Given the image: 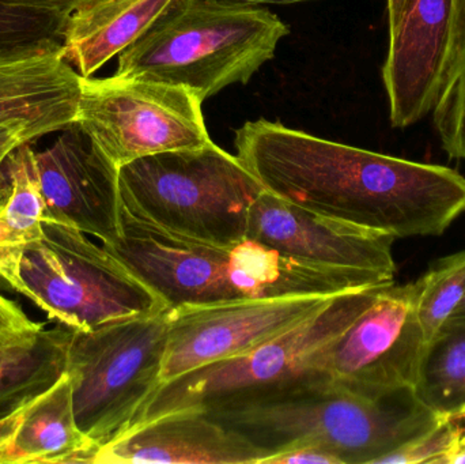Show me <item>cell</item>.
<instances>
[{
  "label": "cell",
  "instance_id": "obj_35",
  "mask_svg": "<svg viewBox=\"0 0 465 464\" xmlns=\"http://www.w3.org/2000/svg\"><path fill=\"white\" fill-rule=\"evenodd\" d=\"M459 420H460L461 425H463V429H464L463 439H461V446H460V449H461V447L465 446V410H464V413L461 414L460 419H459Z\"/></svg>",
  "mask_w": 465,
  "mask_h": 464
},
{
  "label": "cell",
  "instance_id": "obj_13",
  "mask_svg": "<svg viewBox=\"0 0 465 464\" xmlns=\"http://www.w3.org/2000/svg\"><path fill=\"white\" fill-rule=\"evenodd\" d=\"M246 237L295 261L365 272L395 283L392 236L320 217L265 190L252 204Z\"/></svg>",
  "mask_w": 465,
  "mask_h": 464
},
{
  "label": "cell",
  "instance_id": "obj_29",
  "mask_svg": "<svg viewBox=\"0 0 465 464\" xmlns=\"http://www.w3.org/2000/svg\"><path fill=\"white\" fill-rule=\"evenodd\" d=\"M24 143L26 142L18 128L0 125V168L5 165L10 153Z\"/></svg>",
  "mask_w": 465,
  "mask_h": 464
},
{
  "label": "cell",
  "instance_id": "obj_20",
  "mask_svg": "<svg viewBox=\"0 0 465 464\" xmlns=\"http://www.w3.org/2000/svg\"><path fill=\"white\" fill-rule=\"evenodd\" d=\"M35 152L24 143L5 163L8 193L0 210V281L11 286L25 248L44 234L45 202L35 169Z\"/></svg>",
  "mask_w": 465,
  "mask_h": 464
},
{
  "label": "cell",
  "instance_id": "obj_12",
  "mask_svg": "<svg viewBox=\"0 0 465 464\" xmlns=\"http://www.w3.org/2000/svg\"><path fill=\"white\" fill-rule=\"evenodd\" d=\"M331 297L235 300L171 310L161 384L262 345L316 312Z\"/></svg>",
  "mask_w": 465,
  "mask_h": 464
},
{
  "label": "cell",
  "instance_id": "obj_5",
  "mask_svg": "<svg viewBox=\"0 0 465 464\" xmlns=\"http://www.w3.org/2000/svg\"><path fill=\"white\" fill-rule=\"evenodd\" d=\"M171 310L74 330L67 354L76 424L97 447L127 432L161 386Z\"/></svg>",
  "mask_w": 465,
  "mask_h": 464
},
{
  "label": "cell",
  "instance_id": "obj_17",
  "mask_svg": "<svg viewBox=\"0 0 465 464\" xmlns=\"http://www.w3.org/2000/svg\"><path fill=\"white\" fill-rule=\"evenodd\" d=\"M172 0H86L60 26L65 60L90 78L135 43Z\"/></svg>",
  "mask_w": 465,
  "mask_h": 464
},
{
  "label": "cell",
  "instance_id": "obj_8",
  "mask_svg": "<svg viewBox=\"0 0 465 464\" xmlns=\"http://www.w3.org/2000/svg\"><path fill=\"white\" fill-rule=\"evenodd\" d=\"M203 100L188 87L143 79L82 78L76 125L117 169L212 142Z\"/></svg>",
  "mask_w": 465,
  "mask_h": 464
},
{
  "label": "cell",
  "instance_id": "obj_14",
  "mask_svg": "<svg viewBox=\"0 0 465 464\" xmlns=\"http://www.w3.org/2000/svg\"><path fill=\"white\" fill-rule=\"evenodd\" d=\"M45 202L44 221L71 226L112 244L122 233L119 169L74 124L54 144L35 153Z\"/></svg>",
  "mask_w": 465,
  "mask_h": 464
},
{
  "label": "cell",
  "instance_id": "obj_10",
  "mask_svg": "<svg viewBox=\"0 0 465 464\" xmlns=\"http://www.w3.org/2000/svg\"><path fill=\"white\" fill-rule=\"evenodd\" d=\"M426 345L415 282L392 283L325 349L316 372L371 397L414 390Z\"/></svg>",
  "mask_w": 465,
  "mask_h": 464
},
{
  "label": "cell",
  "instance_id": "obj_24",
  "mask_svg": "<svg viewBox=\"0 0 465 464\" xmlns=\"http://www.w3.org/2000/svg\"><path fill=\"white\" fill-rule=\"evenodd\" d=\"M464 429L460 420H444L430 432L381 458L377 464H448L460 449Z\"/></svg>",
  "mask_w": 465,
  "mask_h": 464
},
{
  "label": "cell",
  "instance_id": "obj_32",
  "mask_svg": "<svg viewBox=\"0 0 465 464\" xmlns=\"http://www.w3.org/2000/svg\"><path fill=\"white\" fill-rule=\"evenodd\" d=\"M225 2L241 3V5H292V3L308 2V0H225Z\"/></svg>",
  "mask_w": 465,
  "mask_h": 464
},
{
  "label": "cell",
  "instance_id": "obj_28",
  "mask_svg": "<svg viewBox=\"0 0 465 464\" xmlns=\"http://www.w3.org/2000/svg\"><path fill=\"white\" fill-rule=\"evenodd\" d=\"M262 464H344L330 449L320 446H301L267 458Z\"/></svg>",
  "mask_w": 465,
  "mask_h": 464
},
{
  "label": "cell",
  "instance_id": "obj_31",
  "mask_svg": "<svg viewBox=\"0 0 465 464\" xmlns=\"http://www.w3.org/2000/svg\"><path fill=\"white\" fill-rule=\"evenodd\" d=\"M406 3L407 0H387L388 26H390V30L395 29L396 25L401 21Z\"/></svg>",
  "mask_w": 465,
  "mask_h": 464
},
{
  "label": "cell",
  "instance_id": "obj_3",
  "mask_svg": "<svg viewBox=\"0 0 465 464\" xmlns=\"http://www.w3.org/2000/svg\"><path fill=\"white\" fill-rule=\"evenodd\" d=\"M289 33L278 15L260 5L172 0L119 54L114 74L180 84L204 101L231 84H248Z\"/></svg>",
  "mask_w": 465,
  "mask_h": 464
},
{
  "label": "cell",
  "instance_id": "obj_36",
  "mask_svg": "<svg viewBox=\"0 0 465 464\" xmlns=\"http://www.w3.org/2000/svg\"><path fill=\"white\" fill-rule=\"evenodd\" d=\"M2 207H3V201H2V199H0V210H2Z\"/></svg>",
  "mask_w": 465,
  "mask_h": 464
},
{
  "label": "cell",
  "instance_id": "obj_7",
  "mask_svg": "<svg viewBox=\"0 0 465 464\" xmlns=\"http://www.w3.org/2000/svg\"><path fill=\"white\" fill-rule=\"evenodd\" d=\"M10 288L49 321L81 331L166 308L103 245L51 221H44L43 237L25 248Z\"/></svg>",
  "mask_w": 465,
  "mask_h": 464
},
{
  "label": "cell",
  "instance_id": "obj_1",
  "mask_svg": "<svg viewBox=\"0 0 465 464\" xmlns=\"http://www.w3.org/2000/svg\"><path fill=\"white\" fill-rule=\"evenodd\" d=\"M238 160L267 193L320 217L390 234L441 236L465 212L456 169L317 138L278 122L235 131Z\"/></svg>",
  "mask_w": 465,
  "mask_h": 464
},
{
  "label": "cell",
  "instance_id": "obj_21",
  "mask_svg": "<svg viewBox=\"0 0 465 464\" xmlns=\"http://www.w3.org/2000/svg\"><path fill=\"white\" fill-rule=\"evenodd\" d=\"M414 392L436 416L460 419L465 410L464 319H450L426 345Z\"/></svg>",
  "mask_w": 465,
  "mask_h": 464
},
{
  "label": "cell",
  "instance_id": "obj_22",
  "mask_svg": "<svg viewBox=\"0 0 465 464\" xmlns=\"http://www.w3.org/2000/svg\"><path fill=\"white\" fill-rule=\"evenodd\" d=\"M417 315L426 343L452 318L465 297V251L434 262L415 281Z\"/></svg>",
  "mask_w": 465,
  "mask_h": 464
},
{
  "label": "cell",
  "instance_id": "obj_18",
  "mask_svg": "<svg viewBox=\"0 0 465 464\" xmlns=\"http://www.w3.org/2000/svg\"><path fill=\"white\" fill-rule=\"evenodd\" d=\"M97 451L76 424L73 389L65 372L22 409L18 427L0 452V464L93 463Z\"/></svg>",
  "mask_w": 465,
  "mask_h": 464
},
{
  "label": "cell",
  "instance_id": "obj_27",
  "mask_svg": "<svg viewBox=\"0 0 465 464\" xmlns=\"http://www.w3.org/2000/svg\"><path fill=\"white\" fill-rule=\"evenodd\" d=\"M84 2L86 0H0V7L51 16L57 19L62 26L64 19Z\"/></svg>",
  "mask_w": 465,
  "mask_h": 464
},
{
  "label": "cell",
  "instance_id": "obj_2",
  "mask_svg": "<svg viewBox=\"0 0 465 464\" xmlns=\"http://www.w3.org/2000/svg\"><path fill=\"white\" fill-rule=\"evenodd\" d=\"M201 411L267 458L295 447L320 446L344 464H377L445 420L429 410L414 390L371 397L320 373Z\"/></svg>",
  "mask_w": 465,
  "mask_h": 464
},
{
  "label": "cell",
  "instance_id": "obj_23",
  "mask_svg": "<svg viewBox=\"0 0 465 464\" xmlns=\"http://www.w3.org/2000/svg\"><path fill=\"white\" fill-rule=\"evenodd\" d=\"M431 112L442 149L465 160V48Z\"/></svg>",
  "mask_w": 465,
  "mask_h": 464
},
{
  "label": "cell",
  "instance_id": "obj_15",
  "mask_svg": "<svg viewBox=\"0 0 465 464\" xmlns=\"http://www.w3.org/2000/svg\"><path fill=\"white\" fill-rule=\"evenodd\" d=\"M82 76L56 37L0 48V125L26 143L76 124Z\"/></svg>",
  "mask_w": 465,
  "mask_h": 464
},
{
  "label": "cell",
  "instance_id": "obj_11",
  "mask_svg": "<svg viewBox=\"0 0 465 464\" xmlns=\"http://www.w3.org/2000/svg\"><path fill=\"white\" fill-rule=\"evenodd\" d=\"M464 48L465 0H407L382 65L393 127L433 111Z\"/></svg>",
  "mask_w": 465,
  "mask_h": 464
},
{
  "label": "cell",
  "instance_id": "obj_6",
  "mask_svg": "<svg viewBox=\"0 0 465 464\" xmlns=\"http://www.w3.org/2000/svg\"><path fill=\"white\" fill-rule=\"evenodd\" d=\"M384 288L336 294L316 312L262 345L161 384L130 429L168 414L206 410L232 398L317 373V360L325 349L373 304Z\"/></svg>",
  "mask_w": 465,
  "mask_h": 464
},
{
  "label": "cell",
  "instance_id": "obj_33",
  "mask_svg": "<svg viewBox=\"0 0 465 464\" xmlns=\"http://www.w3.org/2000/svg\"><path fill=\"white\" fill-rule=\"evenodd\" d=\"M448 464H465V446L450 458Z\"/></svg>",
  "mask_w": 465,
  "mask_h": 464
},
{
  "label": "cell",
  "instance_id": "obj_4",
  "mask_svg": "<svg viewBox=\"0 0 465 464\" xmlns=\"http://www.w3.org/2000/svg\"><path fill=\"white\" fill-rule=\"evenodd\" d=\"M119 191L131 217L174 236L232 247L246 239L252 204L264 188L237 155L212 141L122 166Z\"/></svg>",
  "mask_w": 465,
  "mask_h": 464
},
{
  "label": "cell",
  "instance_id": "obj_19",
  "mask_svg": "<svg viewBox=\"0 0 465 464\" xmlns=\"http://www.w3.org/2000/svg\"><path fill=\"white\" fill-rule=\"evenodd\" d=\"M73 334L74 329L56 323L0 346V420L18 413L63 378Z\"/></svg>",
  "mask_w": 465,
  "mask_h": 464
},
{
  "label": "cell",
  "instance_id": "obj_25",
  "mask_svg": "<svg viewBox=\"0 0 465 464\" xmlns=\"http://www.w3.org/2000/svg\"><path fill=\"white\" fill-rule=\"evenodd\" d=\"M59 32L60 22L51 16L0 7V48L45 37L60 40Z\"/></svg>",
  "mask_w": 465,
  "mask_h": 464
},
{
  "label": "cell",
  "instance_id": "obj_34",
  "mask_svg": "<svg viewBox=\"0 0 465 464\" xmlns=\"http://www.w3.org/2000/svg\"><path fill=\"white\" fill-rule=\"evenodd\" d=\"M450 319H464L465 321V297L463 299V301H461V304L459 305L458 310H456V312L453 313V316Z\"/></svg>",
  "mask_w": 465,
  "mask_h": 464
},
{
  "label": "cell",
  "instance_id": "obj_30",
  "mask_svg": "<svg viewBox=\"0 0 465 464\" xmlns=\"http://www.w3.org/2000/svg\"><path fill=\"white\" fill-rule=\"evenodd\" d=\"M19 417H21V410L18 413L13 414V416L0 420V452L3 451L5 444L8 443L11 436L15 432L16 427H18Z\"/></svg>",
  "mask_w": 465,
  "mask_h": 464
},
{
  "label": "cell",
  "instance_id": "obj_26",
  "mask_svg": "<svg viewBox=\"0 0 465 464\" xmlns=\"http://www.w3.org/2000/svg\"><path fill=\"white\" fill-rule=\"evenodd\" d=\"M43 327L30 321L18 305L0 294V346L29 337Z\"/></svg>",
  "mask_w": 465,
  "mask_h": 464
},
{
  "label": "cell",
  "instance_id": "obj_16",
  "mask_svg": "<svg viewBox=\"0 0 465 464\" xmlns=\"http://www.w3.org/2000/svg\"><path fill=\"white\" fill-rule=\"evenodd\" d=\"M267 457L209 414L191 410L127 430L101 447L93 464H262Z\"/></svg>",
  "mask_w": 465,
  "mask_h": 464
},
{
  "label": "cell",
  "instance_id": "obj_9",
  "mask_svg": "<svg viewBox=\"0 0 465 464\" xmlns=\"http://www.w3.org/2000/svg\"><path fill=\"white\" fill-rule=\"evenodd\" d=\"M103 247L169 310L259 299L248 239L217 247L174 236L122 209V233Z\"/></svg>",
  "mask_w": 465,
  "mask_h": 464
}]
</instances>
